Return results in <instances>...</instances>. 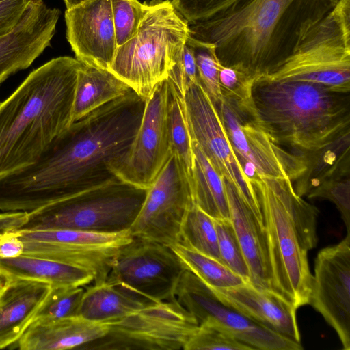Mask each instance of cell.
<instances>
[{
  "mask_svg": "<svg viewBox=\"0 0 350 350\" xmlns=\"http://www.w3.org/2000/svg\"><path fill=\"white\" fill-rule=\"evenodd\" d=\"M146 100L131 90L101 106L72 123L36 162L0 176V211L31 212L116 178Z\"/></svg>",
  "mask_w": 350,
  "mask_h": 350,
  "instance_id": "cell-1",
  "label": "cell"
},
{
  "mask_svg": "<svg viewBox=\"0 0 350 350\" xmlns=\"http://www.w3.org/2000/svg\"><path fill=\"white\" fill-rule=\"evenodd\" d=\"M338 0H244L214 18L189 23L219 62L255 78L274 71Z\"/></svg>",
  "mask_w": 350,
  "mask_h": 350,
  "instance_id": "cell-2",
  "label": "cell"
},
{
  "mask_svg": "<svg viewBox=\"0 0 350 350\" xmlns=\"http://www.w3.org/2000/svg\"><path fill=\"white\" fill-rule=\"evenodd\" d=\"M76 58H53L0 103V176L34 162L72 124Z\"/></svg>",
  "mask_w": 350,
  "mask_h": 350,
  "instance_id": "cell-3",
  "label": "cell"
},
{
  "mask_svg": "<svg viewBox=\"0 0 350 350\" xmlns=\"http://www.w3.org/2000/svg\"><path fill=\"white\" fill-rule=\"evenodd\" d=\"M265 228L274 291L297 309L309 304L312 275L308 243L317 241L319 211L298 196L289 178L250 176Z\"/></svg>",
  "mask_w": 350,
  "mask_h": 350,
  "instance_id": "cell-4",
  "label": "cell"
},
{
  "mask_svg": "<svg viewBox=\"0 0 350 350\" xmlns=\"http://www.w3.org/2000/svg\"><path fill=\"white\" fill-rule=\"evenodd\" d=\"M252 94L262 125L278 145L314 151L350 131L349 94L306 81L261 79Z\"/></svg>",
  "mask_w": 350,
  "mask_h": 350,
  "instance_id": "cell-5",
  "label": "cell"
},
{
  "mask_svg": "<svg viewBox=\"0 0 350 350\" xmlns=\"http://www.w3.org/2000/svg\"><path fill=\"white\" fill-rule=\"evenodd\" d=\"M137 31L118 46L109 70L149 98L182 55L189 23L169 0H152Z\"/></svg>",
  "mask_w": 350,
  "mask_h": 350,
  "instance_id": "cell-6",
  "label": "cell"
},
{
  "mask_svg": "<svg viewBox=\"0 0 350 350\" xmlns=\"http://www.w3.org/2000/svg\"><path fill=\"white\" fill-rule=\"evenodd\" d=\"M147 189L116 178L28 212L18 230H74L102 233L129 230Z\"/></svg>",
  "mask_w": 350,
  "mask_h": 350,
  "instance_id": "cell-7",
  "label": "cell"
},
{
  "mask_svg": "<svg viewBox=\"0 0 350 350\" xmlns=\"http://www.w3.org/2000/svg\"><path fill=\"white\" fill-rule=\"evenodd\" d=\"M259 79L306 81L329 90L350 91V0L334 8L304 36L284 62Z\"/></svg>",
  "mask_w": 350,
  "mask_h": 350,
  "instance_id": "cell-8",
  "label": "cell"
},
{
  "mask_svg": "<svg viewBox=\"0 0 350 350\" xmlns=\"http://www.w3.org/2000/svg\"><path fill=\"white\" fill-rule=\"evenodd\" d=\"M106 323L107 332L79 349H184L198 326L195 318L175 298L154 302Z\"/></svg>",
  "mask_w": 350,
  "mask_h": 350,
  "instance_id": "cell-9",
  "label": "cell"
},
{
  "mask_svg": "<svg viewBox=\"0 0 350 350\" xmlns=\"http://www.w3.org/2000/svg\"><path fill=\"white\" fill-rule=\"evenodd\" d=\"M215 107L244 170L245 166L251 167L252 174L292 182L301 176L305 171L303 157L274 142L262 125L254 102L245 103L223 96Z\"/></svg>",
  "mask_w": 350,
  "mask_h": 350,
  "instance_id": "cell-10",
  "label": "cell"
},
{
  "mask_svg": "<svg viewBox=\"0 0 350 350\" xmlns=\"http://www.w3.org/2000/svg\"><path fill=\"white\" fill-rule=\"evenodd\" d=\"M23 255L46 258L86 269L93 284L106 281L120 250L133 238L130 230L102 233L74 230H16Z\"/></svg>",
  "mask_w": 350,
  "mask_h": 350,
  "instance_id": "cell-11",
  "label": "cell"
},
{
  "mask_svg": "<svg viewBox=\"0 0 350 350\" xmlns=\"http://www.w3.org/2000/svg\"><path fill=\"white\" fill-rule=\"evenodd\" d=\"M183 101L192 139L198 144L215 171L236 189L262 222L250 177L237 157L215 105L200 83H192L188 87Z\"/></svg>",
  "mask_w": 350,
  "mask_h": 350,
  "instance_id": "cell-12",
  "label": "cell"
},
{
  "mask_svg": "<svg viewBox=\"0 0 350 350\" xmlns=\"http://www.w3.org/2000/svg\"><path fill=\"white\" fill-rule=\"evenodd\" d=\"M185 270L167 245L133 237L115 256L106 282L119 284L154 301L174 299Z\"/></svg>",
  "mask_w": 350,
  "mask_h": 350,
  "instance_id": "cell-13",
  "label": "cell"
},
{
  "mask_svg": "<svg viewBox=\"0 0 350 350\" xmlns=\"http://www.w3.org/2000/svg\"><path fill=\"white\" fill-rule=\"evenodd\" d=\"M194 204L191 184L172 152L147 193L130 228L133 237L167 246L179 242L183 219Z\"/></svg>",
  "mask_w": 350,
  "mask_h": 350,
  "instance_id": "cell-14",
  "label": "cell"
},
{
  "mask_svg": "<svg viewBox=\"0 0 350 350\" xmlns=\"http://www.w3.org/2000/svg\"><path fill=\"white\" fill-rule=\"evenodd\" d=\"M167 79L146 100L142 118L131 147L114 173L119 179L148 189L171 154Z\"/></svg>",
  "mask_w": 350,
  "mask_h": 350,
  "instance_id": "cell-15",
  "label": "cell"
},
{
  "mask_svg": "<svg viewBox=\"0 0 350 350\" xmlns=\"http://www.w3.org/2000/svg\"><path fill=\"white\" fill-rule=\"evenodd\" d=\"M174 297L195 318L198 325L207 319L213 320L254 349H303L301 344L258 323L221 302L204 283L187 269L178 280Z\"/></svg>",
  "mask_w": 350,
  "mask_h": 350,
  "instance_id": "cell-16",
  "label": "cell"
},
{
  "mask_svg": "<svg viewBox=\"0 0 350 350\" xmlns=\"http://www.w3.org/2000/svg\"><path fill=\"white\" fill-rule=\"evenodd\" d=\"M350 349V234L319 251L314 262L310 303Z\"/></svg>",
  "mask_w": 350,
  "mask_h": 350,
  "instance_id": "cell-17",
  "label": "cell"
},
{
  "mask_svg": "<svg viewBox=\"0 0 350 350\" xmlns=\"http://www.w3.org/2000/svg\"><path fill=\"white\" fill-rule=\"evenodd\" d=\"M65 21L75 58L109 70L118 48L111 0H85L66 10Z\"/></svg>",
  "mask_w": 350,
  "mask_h": 350,
  "instance_id": "cell-18",
  "label": "cell"
},
{
  "mask_svg": "<svg viewBox=\"0 0 350 350\" xmlns=\"http://www.w3.org/2000/svg\"><path fill=\"white\" fill-rule=\"evenodd\" d=\"M60 10L34 0L12 31L0 38V84L29 68L50 46Z\"/></svg>",
  "mask_w": 350,
  "mask_h": 350,
  "instance_id": "cell-19",
  "label": "cell"
},
{
  "mask_svg": "<svg viewBox=\"0 0 350 350\" xmlns=\"http://www.w3.org/2000/svg\"><path fill=\"white\" fill-rule=\"evenodd\" d=\"M209 288L225 305L301 344L297 308L279 294L257 288L249 282L228 288Z\"/></svg>",
  "mask_w": 350,
  "mask_h": 350,
  "instance_id": "cell-20",
  "label": "cell"
},
{
  "mask_svg": "<svg viewBox=\"0 0 350 350\" xmlns=\"http://www.w3.org/2000/svg\"><path fill=\"white\" fill-rule=\"evenodd\" d=\"M225 185L230 219L250 269V283L257 288L274 291L264 226L236 189L226 180Z\"/></svg>",
  "mask_w": 350,
  "mask_h": 350,
  "instance_id": "cell-21",
  "label": "cell"
},
{
  "mask_svg": "<svg viewBox=\"0 0 350 350\" xmlns=\"http://www.w3.org/2000/svg\"><path fill=\"white\" fill-rule=\"evenodd\" d=\"M107 323L87 320L80 316L58 319H33L12 346L20 350L79 349L103 337Z\"/></svg>",
  "mask_w": 350,
  "mask_h": 350,
  "instance_id": "cell-22",
  "label": "cell"
},
{
  "mask_svg": "<svg viewBox=\"0 0 350 350\" xmlns=\"http://www.w3.org/2000/svg\"><path fill=\"white\" fill-rule=\"evenodd\" d=\"M51 288L42 282L5 280L0 291V349L11 347L21 338Z\"/></svg>",
  "mask_w": 350,
  "mask_h": 350,
  "instance_id": "cell-23",
  "label": "cell"
},
{
  "mask_svg": "<svg viewBox=\"0 0 350 350\" xmlns=\"http://www.w3.org/2000/svg\"><path fill=\"white\" fill-rule=\"evenodd\" d=\"M0 274L6 280L38 281L53 286H85L93 282L90 272L62 262L28 255L0 258Z\"/></svg>",
  "mask_w": 350,
  "mask_h": 350,
  "instance_id": "cell-24",
  "label": "cell"
},
{
  "mask_svg": "<svg viewBox=\"0 0 350 350\" xmlns=\"http://www.w3.org/2000/svg\"><path fill=\"white\" fill-rule=\"evenodd\" d=\"M154 302L158 301L119 284L105 281L85 289L78 316L91 321L106 323L120 319Z\"/></svg>",
  "mask_w": 350,
  "mask_h": 350,
  "instance_id": "cell-25",
  "label": "cell"
},
{
  "mask_svg": "<svg viewBox=\"0 0 350 350\" xmlns=\"http://www.w3.org/2000/svg\"><path fill=\"white\" fill-rule=\"evenodd\" d=\"M297 152L303 157L305 171L293 185L301 197L325 180L350 176V131L318 150Z\"/></svg>",
  "mask_w": 350,
  "mask_h": 350,
  "instance_id": "cell-26",
  "label": "cell"
},
{
  "mask_svg": "<svg viewBox=\"0 0 350 350\" xmlns=\"http://www.w3.org/2000/svg\"><path fill=\"white\" fill-rule=\"evenodd\" d=\"M131 90L109 70L81 62L75 85L72 123Z\"/></svg>",
  "mask_w": 350,
  "mask_h": 350,
  "instance_id": "cell-27",
  "label": "cell"
},
{
  "mask_svg": "<svg viewBox=\"0 0 350 350\" xmlns=\"http://www.w3.org/2000/svg\"><path fill=\"white\" fill-rule=\"evenodd\" d=\"M192 146L191 191L194 204L213 219H230L224 179L215 171L193 139Z\"/></svg>",
  "mask_w": 350,
  "mask_h": 350,
  "instance_id": "cell-28",
  "label": "cell"
},
{
  "mask_svg": "<svg viewBox=\"0 0 350 350\" xmlns=\"http://www.w3.org/2000/svg\"><path fill=\"white\" fill-rule=\"evenodd\" d=\"M169 247L180 258L185 269L208 288H228L247 282L214 258L180 243Z\"/></svg>",
  "mask_w": 350,
  "mask_h": 350,
  "instance_id": "cell-29",
  "label": "cell"
},
{
  "mask_svg": "<svg viewBox=\"0 0 350 350\" xmlns=\"http://www.w3.org/2000/svg\"><path fill=\"white\" fill-rule=\"evenodd\" d=\"M169 85L168 129L171 152L178 159L191 184L193 152L183 97L167 79Z\"/></svg>",
  "mask_w": 350,
  "mask_h": 350,
  "instance_id": "cell-30",
  "label": "cell"
},
{
  "mask_svg": "<svg viewBox=\"0 0 350 350\" xmlns=\"http://www.w3.org/2000/svg\"><path fill=\"white\" fill-rule=\"evenodd\" d=\"M178 243L220 261L213 218L195 204L189 209L183 219Z\"/></svg>",
  "mask_w": 350,
  "mask_h": 350,
  "instance_id": "cell-31",
  "label": "cell"
},
{
  "mask_svg": "<svg viewBox=\"0 0 350 350\" xmlns=\"http://www.w3.org/2000/svg\"><path fill=\"white\" fill-rule=\"evenodd\" d=\"M187 43L193 50L198 72L199 83L215 105L223 98L219 79L217 59L213 45L197 40L189 35Z\"/></svg>",
  "mask_w": 350,
  "mask_h": 350,
  "instance_id": "cell-32",
  "label": "cell"
},
{
  "mask_svg": "<svg viewBox=\"0 0 350 350\" xmlns=\"http://www.w3.org/2000/svg\"><path fill=\"white\" fill-rule=\"evenodd\" d=\"M251 350L229 330L216 321L207 319L200 323L184 347V350Z\"/></svg>",
  "mask_w": 350,
  "mask_h": 350,
  "instance_id": "cell-33",
  "label": "cell"
},
{
  "mask_svg": "<svg viewBox=\"0 0 350 350\" xmlns=\"http://www.w3.org/2000/svg\"><path fill=\"white\" fill-rule=\"evenodd\" d=\"M213 220L221 262L250 283V269L230 219Z\"/></svg>",
  "mask_w": 350,
  "mask_h": 350,
  "instance_id": "cell-34",
  "label": "cell"
},
{
  "mask_svg": "<svg viewBox=\"0 0 350 350\" xmlns=\"http://www.w3.org/2000/svg\"><path fill=\"white\" fill-rule=\"evenodd\" d=\"M84 291L83 286H51L34 319H58L78 316Z\"/></svg>",
  "mask_w": 350,
  "mask_h": 350,
  "instance_id": "cell-35",
  "label": "cell"
},
{
  "mask_svg": "<svg viewBox=\"0 0 350 350\" xmlns=\"http://www.w3.org/2000/svg\"><path fill=\"white\" fill-rule=\"evenodd\" d=\"M112 18L118 46L131 37L146 14L148 4L138 0H111Z\"/></svg>",
  "mask_w": 350,
  "mask_h": 350,
  "instance_id": "cell-36",
  "label": "cell"
},
{
  "mask_svg": "<svg viewBox=\"0 0 350 350\" xmlns=\"http://www.w3.org/2000/svg\"><path fill=\"white\" fill-rule=\"evenodd\" d=\"M244 0H172L180 15L188 23L210 20L221 16Z\"/></svg>",
  "mask_w": 350,
  "mask_h": 350,
  "instance_id": "cell-37",
  "label": "cell"
},
{
  "mask_svg": "<svg viewBox=\"0 0 350 350\" xmlns=\"http://www.w3.org/2000/svg\"><path fill=\"white\" fill-rule=\"evenodd\" d=\"M306 196L309 199H323L333 202L340 213L347 234H350V176L325 180Z\"/></svg>",
  "mask_w": 350,
  "mask_h": 350,
  "instance_id": "cell-38",
  "label": "cell"
},
{
  "mask_svg": "<svg viewBox=\"0 0 350 350\" xmlns=\"http://www.w3.org/2000/svg\"><path fill=\"white\" fill-rule=\"evenodd\" d=\"M219 79L224 96L245 103L254 102L252 90L255 78L220 63Z\"/></svg>",
  "mask_w": 350,
  "mask_h": 350,
  "instance_id": "cell-39",
  "label": "cell"
},
{
  "mask_svg": "<svg viewBox=\"0 0 350 350\" xmlns=\"http://www.w3.org/2000/svg\"><path fill=\"white\" fill-rule=\"evenodd\" d=\"M33 1L0 0V38L14 30Z\"/></svg>",
  "mask_w": 350,
  "mask_h": 350,
  "instance_id": "cell-40",
  "label": "cell"
},
{
  "mask_svg": "<svg viewBox=\"0 0 350 350\" xmlns=\"http://www.w3.org/2000/svg\"><path fill=\"white\" fill-rule=\"evenodd\" d=\"M24 245L16 230L0 232V258H10L23 254Z\"/></svg>",
  "mask_w": 350,
  "mask_h": 350,
  "instance_id": "cell-41",
  "label": "cell"
},
{
  "mask_svg": "<svg viewBox=\"0 0 350 350\" xmlns=\"http://www.w3.org/2000/svg\"><path fill=\"white\" fill-rule=\"evenodd\" d=\"M27 212H3L0 213V232L19 229L27 219Z\"/></svg>",
  "mask_w": 350,
  "mask_h": 350,
  "instance_id": "cell-42",
  "label": "cell"
},
{
  "mask_svg": "<svg viewBox=\"0 0 350 350\" xmlns=\"http://www.w3.org/2000/svg\"><path fill=\"white\" fill-rule=\"evenodd\" d=\"M63 1L66 5V9H68V8H72L74 6L79 5V3L85 1V0H63Z\"/></svg>",
  "mask_w": 350,
  "mask_h": 350,
  "instance_id": "cell-43",
  "label": "cell"
},
{
  "mask_svg": "<svg viewBox=\"0 0 350 350\" xmlns=\"http://www.w3.org/2000/svg\"><path fill=\"white\" fill-rule=\"evenodd\" d=\"M5 282V280L4 278L0 274V291L3 288L4 284Z\"/></svg>",
  "mask_w": 350,
  "mask_h": 350,
  "instance_id": "cell-44",
  "label": "cell"
}]
</instances>
